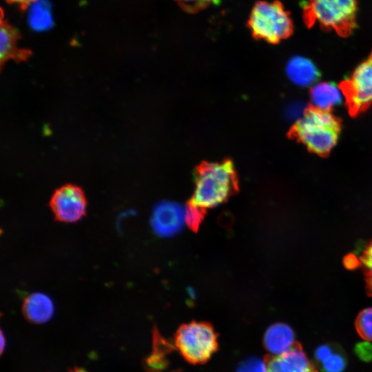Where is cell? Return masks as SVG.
<instances>
[{"instance_id":"obj_1","label":"cell","mask_w":372,"mask_h":372,"mask_svg":"<svg viewBox=\"0 0 372 372\" xmlns=\"http://www.w3.org/2000/svg\"><path fill=\"white\" fill-rule=\"evenodd\" d=\"M342 125L341 119L331 111L309 104L292 125L289 136L309 152L327 157L338 141Z\"/></svg>"},{"instance_id":"obj_2","label":"cell","mask_w":372,"mask_h":372,"mask_svg":"<svg viewBox=\"0 0 372 372\" xmlns=\"http://www.w3.org/2000/svg\"><path fill=\"white\" fill-rule=\"evenodd\" d=\"M238 189L232 163H207L196 172L194 192L189 201L206 209L226 202Z\"/></svg>"},{"instance_id":"obj_3","label":"cell","mask_w":372,"mask_h":372,"mask_svg":"<svg viewBox=\"0 0 372 372\" xmlns=\"http://www.w3.org/2000/svg\"><path fill=\"white\" fill-rule=\"evenodd\" d=\"M357 0H307L302 18L308 28L316 24L334 31L342 37L350 36L357 25Z\"/></svg>"},{"instance_id":"obj_4","label":"cell","mask_w":372,"mask_h":372,"mask_svg":"<svg viewBox=\"0 0 372 372\" xmlns=\"http://www.w3.org/2000/svg\"><path fill=\"white\" fill-rule=\"evenodd\" d=\"M252 36L270 43H277L289 37L293 32L291 14L278 0L257 1L247 21Z\"/></svg>"},{"instance_id":"obj_5","label":"cell","mask_w":372,"mask_h":372,"mask_svg":"<svg viewBox=\"0 0 372 372\" xmlns=\"http://www.w3.org/2000/svg\"><path fill=\"white\" fill-rule=\"evenodd\" d=\"M174 344L186 361L203 364L218 350V334L210 323L192 321L177 329Z\"/></svg>"},{"instance_id":"obj_6","label":"cell","mask_w":372,"mask_h":372,"mask_svg":"<svg viewBox=\"0 0 372 372\" xmlns=\"http://www.w3.org/2000/svg\"><path fill=\"white\" fill-rule=\"evenodd\" d=\"M338 86L351 116L356 117L369 109L372 104V51Z\"/></svg>"},{"instance_id":"obj_7","label":"cell","mask_w":372,"mask_h":372,"mask_svg":"<svg viewBox=\"0 0 372 372\" xmlns=\"http://www.w3.org/2000/svg\"><path fill=\"white\" fill-rule=\"evenodd\" d=\"M50 207L56 220L65 223H76L85 216L87 198L81 187L65 184L54 192Z\"/></svg>"},{"instance_id":"obj_8","label":"cell","mask_w":372,"mask_h":372,"mask_svg":"<svg viewBox=\"0 0 372 372\" xmlns=\"http://www.w3.org/2000/svg\"><path fill=\"white\" fill-rule=\"evenodd\" d=\"M185 221V209L174 202L158 203L153 211L151 225L154 232L163 237L178 233Z\"/></svg>"},{"instance_id":"obj_9","label":"cell","mask_w":372,"mask_h":372,"mask_svg":"<svg viewBox=\"0 0 372 372\" xmlns=\"http://www.w3.org/2000/svg\"><path fill=\"white\" fill-rule=\"evenodd\" d=\"M266 358L269 372H318L297 342L287 352Z\"/></svg>"},{"instance_id":"obj_10","label":"cell","mask_w":372,"mask_h":372,"mask_svg":"<svg viewBox=\"0 0 372 372\" xmlns=\"http://www.w3.org/2000/svg\"><path fill=\"white\" fill-rule=\"evenodd\" d=\"M21 37L19 30L10 25L4 17L1 9L0 25V64L1 70L5 62L10 59L17 63L26 61L32 54V51L26 48H19L17 41Z\"/></svg>"},{"instance_id":"obj_11","label":"cell","mask_w":372,"mask_h":372,"mask_svg":"<svg viewBox=\"0 0 372 372\" xmlns=\"http://www.w3.org/2000/svg\"><path fill=\"white\" fill-rule=\"evenodd\" d=\"M296 342L293 329L282 322L274 323L269 327L263 338L264 347L271 356L280 355L287 352Z\"/></svg>"},{"instance_id":"obj_12","label":"cell","mask_w":372,"mask_h":372,"mask_svg":"<svg viewBox=\"0 0 372 372\" xmlns=\"http://www.w3.org/2000/svg\"><path fill=\"white\" fill-rule=\"evenodd\" d=\"M54 311V304L50 298L40 292L27 296L22 306L23 316L34 324L47 322L52 317Z\"/></svg>"},{"instance_id":"obj_13","label":"cell","mask_w":372,"mask_h":372,"mask_svg":"<svg viewBox=\"0 0 372 372\" xmlns=\"http://www.w3.org/2000/svg\"><path fill=\"white\" fill-rule=\"evenodd\" d=\"M286 73L291 81L302 87L313 85L320 76L316 65L310 59L300 56L289 60Z\"/></svg>"},{"instance_id":"obj_14","label":"cell","mask_w":372,"mask_h":372,"mask_svg":"<svg viewBox=\"0 0 372 372\" xmlns=\"http://www.w3.org/2000/svg\"><path fill=\"white\" fill-rule=\"evenodd\" d=\"M309 95L313 105L322 110L331 111L342 101L343 94L339 86L330 82H321L313 85Z\"/></svg>"},{"instance_id":"obj_15","label":"cell","mask_w":372,"mask_h":372,"mask_svg":"<svg viewBox=\"0 0 372 372\" xmlns=\"http://www.w3.org/2000/svg\"><path fill=\"white\" fill-rule=\"evenodd\" d=\"M358 335L366 341H372V307L361 311L355 321Z\"/></svg>"},{"instance_id":"obj_16","label":"cell","mask_w":372,"mask_h":372,"mask_svg":"<svg viewBox=\"0 0 372 372\" xmlns=\"http://www.w3.org/2000/svg\"><path fill=\"white\" fill-rule=\"evenodd\" d=\"M206 209L188 202L185 209V221L192 231H196L202 223Z\"/></svg>"},{"instance_id":"obj_17","label":"cell","mask_w":372,"mask_h":372,"mask_svg":"<svg viewBox=\"0 0 372 372\" xmlns=\"http://www.w3.org/2000/svg\"><path fill=\"white\" fill-rule=\"evenodd\" d=\"M360 260L364 267L366 293L372 296V241L364 249Z\"/></svg>"},{"instance_id":"obj_18","label":"cell","mask_w":372,"mask_h":372,"mask_svg":"<svg viewBox=\"0 0 372 372\" xmlns=\"http://www.w3.org/2000/svg\"><path fill=\"white\" fill-rule=\"evenodd\" d=\"M320 364L323 372H343L347 366V359L340 351H335Z\"/></svg>"},{"instance_id":"obj_19","label":"cell","mask_w":372,"mask_h":372,"mask_svg":"<svg viewBox=\"0 0 372 372\" xmlns=\"http://www.w3.org/2000/svg\"><path fill=\"white\" fill-rule=\"evenodd\" d=\"M236 372H268L267 358H247L238 364Z\"/></svg>"},{"instance_id":"obj_20","label":"cell","mask_w":372,"mask_h":372,"mask_svg":"<svg viewBox=\"0 0 372 372\" xmlns=\"http://www.w3.org/2000/svg\"><path fill=\"white\" fill-rule=\"evenodd\" d=\"M180 8L188 14H196L220 0H175Z\"/></svg>"},{"instance_id":"obj_21","label":"cell","mask_w":372,"mask_h":372,"mask_svg":"<svg viewBox=\"0 0 372 372\" xmlns=\"http://www.w3.org/2000/svg\"><path fill=\"white\" fill-rule=\"evenodd\" d=\"M354 352L361 360L372 361V344L369 341L358 343L355 346Z\"/></svg>"},{"instance_id":"obj_22","label":"cell","mask_w":372,"mask_h":372,"mask_svg":"<svg viewBox=\"0 0 372 372\" xmlns=\"http://www.w3.org/2000/svg\"><path fill=\"white\" fill-rule=\"evenodd\" d=\"M333 349L330 345H320L315 351L316 360L318 362L322 364L333 353Z\"/></svg>"},{"instance_id":"obj_23","label":"cell","mask_w":372,"mask_h":372,"mask_svg":"<svg viewBox=\"0 0 372 372\" xmlns=\"http://www.w3.org/2000/svg\"><path fill=\"white\" fill-rule=\"evenodd\" d=\"M344 263L348 269H355L360 264V260L358 258L353 254H349L344 260Z\"/></svg>"},{"instance_id":"obj_24","label":"cell","mask_w":372,"mask_h":372,"mask_svg":"<svg viewBox=\"0 0 372 372\" xmlns=\"http://www.w3.org/2000/svg\"><path fill=\"white\" fill-rule=\"evenodd\" d=\"M8 3L17 4L21 10H26L30 5L32 3L37 1L38 0H6Z\"/></svg>"},{"instance_id":"obj_25","label":"cell","mask_w":372,"mask_h":372,"mask_svg":"<svg viewBox=\"0 0 372 372\" xmlns=\"http://www.w3.org/2000/svg\"><path fill=\"white\" fill-rule=\"evenodd\" d=\"M6 347V339L3 335V333L1 331V354L3 353Z\"/></svg>"},{"instance_id":"obj_26","label":"cell","mask_w":372,"mask_h":372,"mask_svg":"<svg viewBox=\"0 0 372 372\" xmlns=\"http://www.w3.org/2000/svg\"><path fill=\"white\" fill-rule=\"evenodd\" d=\"M70 372H87V371L82 368L74 367L72 369H70Z\"/></svg>"}]
</instances>
